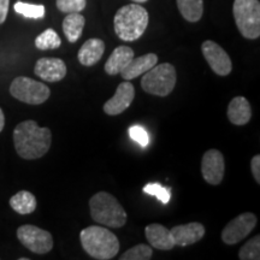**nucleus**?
Instances as JSON below:
<instances>
[{"label":"nucleus","mask_w":260,"mask_h":260,"mask_svg":"<svg viewBox=\"0 0 260 260\" xmlns=\"http://www.w3.org/2000/svg\"><path fill=\"white\" fill-rule=\"evenodd\" d=\"M129 136L134 140V141L138 142L140 146H142V147H147L149 144V136L147 134V132H146V130L140 125L130 126Z\"/></svg>","instance_id":"c85d7f7f"},{"label":"nucleus","mask_w":260,"mask_h":260,"mask_svg":"<svg viewBox=\"0 0 260 260\" xmlns=\"http://www.w3.org/2000/svg\"><path fill=\"white\" fill-rule=\"evenodd\" d=\"M19 242L35 254H46L53 248L51 233L35 225H22L17 229Z\"/></svg>","instance_id":"6e6552de"},{"label":"nucleus","mask_w":260,"mask_h":260,"mask_svg":"<svg viewBox=\"0 0 260 260\" xmlns=\"http://www.w3.org/2000/svg\"><path fill=\"white\" fill-rule=\"evenodd\" d=\"M10 93L15 99L29 105L44 104L51 95V90L46 84L24 76L16 77L12 81Z\"/></svg>","instance_id":"0eeeda50"},{"label":"nucleus","mask_w":260,"mask_h":260,"mask_svg":"<svg viewBox=\"0 0 260 260\" xmlns=\"http://www.w3.org/2000/svg\"><path fill=\"white\" fill-rule=\"evenodd\" d=\"M177 75L175 67L170 63L155 64L141 80V87L146 93L158 96H167L176 86Z\"/></svg>","instance_id":"423d86ee"},{"label":"nucleus","mask_w":260,"mask_h":260,"mask_svg":"<svg viewBox=\"0 0 260 260\" xmlns=\"http://www.w3.org/2000/svg\"><path fill=\"white\" fill-rule=\"evenodd\" d=\"M239 258L241 260H259L260 259V236L255 237L246 242L239 252Z\"/></svg>","instance_id":"393cba45"},{"label":"nucleus","mask_w":260,"mask_h":260,"mask_svg":"<svg viewBox=\"0 0 260 260\" xmlns=\"http://www.w3.org/2000/svg\"><path fill=\"white\" fill-rule=\"evenodd\" d=\"M133 58H134V51L132 48L128 46H118L106 60L104 69L109 75H118L125 69Z\"/></svg>","instance_id":"6ab92c4d"},{"label":"nucleus","mask_w":260,"mask_h":260,"mask_svg":"<svg viewBox=\"0 0 260 260\" xmlns=\"http://www.w3.org/2000/svg\"><path fill=\"white\" fill-rule=\"evenodd\" d=\"M90 216L94 222L105 226L121 228L126 223V212L113 195L99 191L89 200Z\"/></svg>","instance_id":"20e7f679"},{"label":"nucleus","mask_w":260,"mask_h":260,"mask_svg":"<svg viewBox=\"0 0 260 260\" xmlns=\"http://www.w3.org/2000/svg\"><path fill=\"white\" fill-rule=\"evenodd\" d=\"M135 96V88L130 82H122L117 87L115 95L104 105V112L110 116H117L124 112L133 103Z\"/></svg>","instance_id":"f8f14e48"},{"label":"nucleus","mask_w":260,"mask_h":260,"mask_svg":"<svg viewBox=\"0 0 260 260\" xmlns=\"http://www.w3.org/2000/svg\"><path fill=\"white\" fill-rule=\"evenodd\" d=\"M182 17L190 23L200 21L204 15V0H176Z\"/></svg>","instance_id":"4be33fe9"},{"label":"nucleus","mask_w":260,"mask_h":260,"mask_svg":"<svg viewBox=\"0 0 260 260\" xmlns=\"http://www.w3.org/2000/svg\"><path fill=\"white\" fill-rule=\"evenodd\" d=\"M10 206L19 214H30L37 210V198L28 190H21L10 199Z\"/></svg>","instance_id":"412c9836"},{"label":"nucleus","mask_w":260,"mask_h":260,"mask_svg":"<svg viewBox=\"0 0 260 260\" xmlns=\"http://www.w3.org/2000/svg\"><path fill=\"white\" fill-rule=\"evenodd\" d=\"M256 225L254 213L246 212L230 220L222 232V240L225 245H236L252 233Z\"/></svg>","instance_id":"1a4fd4ad"},{"label":"nucleus","mask_w":260,"mask_h":260,"mask_svg":"<svg viewBox=\"0 0 260 260\" xmlns=\"http://www.w3.org/2000/svg\"><path fill=\"white\" fill-rule=\"evenodd\" d=\"M158 63V57L154 53H147L139 58H133L132 61L126 65L125 69L122 71L121 75L125 81L136 79L140 75L147 73L149 69Z\"/></svg>","instance_id":"f3484780"},{"label":"nucleus","mask_w":260,"mask_h":260,"mask_svg":"<svg viewBox=\"0 0 260 260\" xmlns=\"http://www.w3.org/2000/svg\"><path fill=\"white\" fill-rule=\"evenodd\" d=\"M228 118L235 125H245L252 118V107L243 96H236L228 106Z\"/></svg>","instance_id":"dca6fc26"},{"label":"nucleus","mask_w":260,"mask_h":260,"mask_svg":"<svg viewBox=\"0 0 260 260\" xmlns=\"http://www.w3.org/2000/svg\"><path fill=\"white\" fill-rule=\"evenodd\" d=\"M34 73L46 82H59L67 76V65L59 58H41L35 64Z\"/></svg>","instance_id":"ddd939ff"},{"label":"nucleus","mask_w":260,"mask_h":260,"mask_svg":"<svg viewBox=\"0 0 260 260\" xmlns=\"http://www.w3.org/2000/svg\"><path fill=\"white\" fill-rule=\"evenodd\" d=\"M225 161L222 152L218 149H209L205 152L201 160V174L204 180L212 186H218L224 178Z\"/></svg>","instance_id":"9b49d317"},{"label":"nucleus","mask_w":260,"mask_h":260,"mask_svg":"<svg viewBox=\"0 0 260 260\" xmlns=\"http://www.w3.org/2000/svg\"><path fill=\"white\" fill-rule=\"evenodd\" d=\"M251 169H252L253 177H254L256 183L259 184L260 183V155L259 154H255L254 157L252 158Z\"/></svg>","instance_id":"c756f323"},{"label":"nucleus","mask_w":260,"mask_h":260,"mask_svg":"<svg viewBox=\"0 0 260 260\" xmlns=\"http://www.w3.org/2000/svg\"><path fill=\"white\" fill-rule=\"evenodd\" d=\"M133 2L140 3V4H141V3H146V2H148V0H133Z\"/></svg>","instance_id":"473e14b6"},{"label":"nucleus","mask_w":260,"mask_h":260,"mask_svg":"<svg viewBox=\"0 0 260 260\" xmlns=\"http://www.w3.org/2000/svg\"><path fill=\"white\" fill-rule=\"evenodd\" d=\"M153 255V249L148 245H136L123 253L121 260H148Z\"/></svg>","instance_id":"a878e982"},{"label":"nucleus","mask_w":260,"mask_h":260,"mask_svg":"<svg viewBox=\"0 0 260 260\" xmlns=\"http://www.w3.org/2000/svg\"><path fill=\"white\" fill-rule=\"evenodd\" d=\"M61 40L59 35L57 34L53 29H46L42 31L39 37L35 39V47L41 51L46 50H56L60 46Z\"/></svg>","instance_id":"5701e85b"},{"label":"nucleus","mask_w":260,"mask_h":260,"mask_svg":"<svg viewBox=\"0 0 260 260\" xmlns=\"http://www.w3.org/2000/svg\"><path fill=\"white\" fill-rule=\"evenodd\" d=\"M175 246L186 247L199 242L205 236V226L201 223L193 222L176 225L170 230Z\"/></svg>","instance_id":"4468645a"},{"label":"nucleus","mask_w":260,"mask_h":260,"mask_svg":"<svg viewBox=\"0 0 260 260\" xmlns=\"http://www.w3.org/2000/svg\"><path fill=\"white\" fill-rule=\"evenodd\" d=\"M144 193L148 195H153L158 200H160L162 204L167 205L170 201V189L167 187H162L160 183H148L144 187Z\"/></svg>","instance_id":"bb28decb"},{"label":"nucleus","mask_w":260,"mask_h":260,"mask_svg":"<svg viewBox=\"0 0 260 260\" xmlns=\"http://www.w3.org/2000/svg\"><path fill=\"white\" fill-rule=\"evenodd\" d=\"M84 24H86V19H84V17L80 12L68 14L63 21V25H61L68 41L74 44V42L79 40L83 31Z\"/></svg>","instance_id":"aec40b11"},{"label":"nucleus","mask_w":260,"mask_h":260,"mask_svg":"<svg viewBox=\"0 0 260 260\" xmlns=\"http://www.w3.org/2000/svg\"><path fill=\"white\" fill-rule=\"evenodd\" d=\"M9 4L10 0H0V24L4 23L6 17H8Z\"/></svg>","instance_id":"7c9ffc66"},{"label":"nucleus","mask_w":260,"mask_h":260,"mask_svg":"<svg viewBox=\"0 0 260 260\" xmlns=\"http://www.w3.org/2000/svg\"><path fill=\"white\" fill-rule=\"evenodd\" d=\"M146 239L151 247L160 249V251H170L175 247V242L172 240L170 230L161 224H149L145 229Z\"/></svg>","instance_id":"2eb2a0df"},{"label":"nucleus","mask_w":260,"mask_h":260,"mask_svg":"<svg viewBox=\"0 0 260 260\" xmlns=\"http://www.w3.org/2000/svg\"><path fill=\"white\" fill-rule=\"evenodd\" d=\"M57 8L64 14H73V12H81L86 8V0H57Z\"/></svg>","instance_id":"cd10ccee"},{"label":"nucleus","mask_w":260,"mask_h":260,"mask_svg":"<svg viewBox=\"0 0 260 260\" xmlns=\"http://www.w3.org/2000/svg\"><path fill=\"white\" fill-rule=\"evenodd\" d=\"M105 52V44L100 39H89L80 48L77 58L79 61L84 67H92L102 59Z\"/></svg>","instance_id":"a211bd4d"},{"label":"nucleus","mask_w":260,"mask_h":260,"mask_svg":"<svg viewBox=\"0 0 260 260\" xmlns=\"http://www.w3.org/2000/svg\"><path fill=\"white\" fill-rule=\"evenodd\" d=\"M148 12L140 4L122 6L113 18L115 32L123 41H135L144 35L148 25Z\"/></svg>","instance_id":"7ed1b4c3"},{"label":"nucleus","mask_w":260,"mask_h":260,"mask_svg":"<svg viewBox=\"0 0 260 260\" xmlns=\"http://www.w3.org/2000/svg\"><path fill=\"white\" fill-rule=\"evenodd\" d=\"M15 11L17 14L24 16L27 18H34L39 19L45 16V6L44 5H35V4H28V3L17 2L14 6Z\"/></svg>","instance_id":"b1692460"},{"label":"nucleus","mask_w":260,"mask_h":260,"mask_svg":"<svg viewBox=\"0 0 260 260\" xmlns=\"http://www.w3.org/2000/svg\"><path fill=\"white\" fill-rule=\"evenodd\" d=\"M233 14L236 27L243 38L255 40L260 37L259 0H234Z\"/></svg>","instance_id":"39448f33"},{"label":"nucleus","mask_w":260,"mask_h":260,"mask_svg":"<svg viewBox=\"0 0 260 260\" xmlns=\"http://www.w3.org/2000/svg\"><path fill=\"white\" fill-rule=\"evenodd\" d=\"M14 144L21 158L32 160L44 157L52 144V133L48 128H41L35 121H24L14 130Z\"/></svg>","instance_id":"f257e3e1"},{"label":"nucleus","mask_w":260,"mask_h":260,"mask_svg":"<svg viewBox=\"0 0 260 260\" xmlns=\"http://www.w3.org/2000/svg\"><path fill=\"white\" fill-rule=\"evenodd\" d=\"M80 241L87 254L94 259L109 260L118 254V239L104 226H87L80 234Z\"/></svg>","instance_id":"f03ea898"},{"label":"nucleus","mask_w":260,"mask_h":260,"mask_svg":"<svg viewBox=\"0 0 260 260\" xmlns=\"http://www.w3.org/2000/svg\"><path fill=\"white\" fill-rule=\"evenodd\" d=\"M4 125H5V116H4V112H3V110L0 109V133H2L3 129H4Z\"/></svg>","instance_id":"2f4dec72"},{"label":"nucleus","mask_w":260,"mask_h":260,"mask_svg":"<svg viewBox=\"0 0 260 260\" xmlns=\"http://www.w3.org/2000/svg\"><path fill=\"white\" fill-rule=\"evenodd\" d=\"M204 58L209 63L214 74L219 76H228L233 70V63L229 54L217 42L206 40L201 45Z\"/></svg>","instance_id":"9d476101"}]
</instances>
